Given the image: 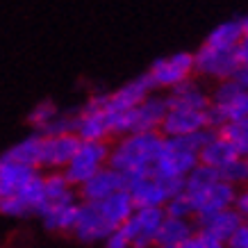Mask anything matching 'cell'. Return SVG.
Returning a JSON list of instances; mask_svg holds the SVG:
<instances>
[{
    "mask_svg": "<svg viewBox=\"0 0 248 248\" xmlns=\"http://www.w3.org/2000/svg\"><path fill=\"white\" fill-rule=\"evenodd\" d=\"M162 146H164V135L159 130L116 137V143L109 151V166L125 173V178L151 173L157 164Z\"/></svg>",
    "mask_w": 248,
    "mask_h": 248,
    "instance_id": "obj_1",
    "label": "cell"
},
{
    "mask_svg": "<svg viewBox=\"0 0 248 248\" xmlns=\"http://www.w3.org/2000/svg\"><path fill=\"white\" fill-rule=\"evenodd\" d=\"M214 132V128L198 130L194 135H182V137H164V146L157 157V164L153 171L159 175H169V178H182L194 169L201 159V148L207 141V137Z\"/></svg>",
    "mask_w": 248,
    "mask_h": 248,
    "instance_id": "obj_2",
    "label": "cell"
},
{
    "mask_svg": "<svg viewBox=\"0 0 248 248\" xmlns=\"http://www.w3.org/2000/svg\"><path fill=\"white\" fill-rule=\"evenodd\" d=\"M210 128H221L228 121L248 119V87L237 82L234 78L221 80L210 91Z\"/></svg>",
    "mask_w": 248,
    "mask_h": 248,
    "instance_id": "obj_3",
    "label": "cell"
},
{
    "mask_svg": "<svg viewBox=\"0 0 248 248\" xmlns=\"http://www.w3.org/2000/svg\"><path fill=\"white\" fill-rule=\"evenodd\" d=\"M185 187L182 178H169L151 171L143 175L128 178V194L132 196L137 207H164L175 194H180Z\"/></svg>",
    "mask_w": 248,
    "mask_h": 248,
    "instance_id": "obj_4",
    "label": "cell"
},
{
    "mask_svg": "<svg viewBox=\"0 0 248 248\" xmlns=\"http://www.w3.org/2000/svg\"><path fill=\"white\" fill-rule=\"evenodd\" d=\"M109 151L112 146L107 141H80L76 155L64 166V175L73 187H80L87 178H91L98 169L109 164Z\"/></svg>",
    "mask_w": 248,
    "mask_h": 248,
    "instance_id": "obj_5",
    "label": "cell"
},
{
    "mask_svg": "<svg viewBox=\"0 0 248 248\" xmlns=\"http://www.w3.org/2000/svg\"><path fill=\"white\" fill-rule=\"evenodd\" d=\"M194 68L196 76L221 82V80L234 78L237 68H239V57H237V50L217 48V46H210L203 41V46L194 53Z\"/></svg>",
    "mask_w": 248,
    "mask_h": 248,
    "instance_id": "obj_6",
    "label": "cell"
},
{
    "mask_svg": "<svg viewBox=\"0 0 248 248\" xmlns=\"http://www.w3.org/2000/svg\"><path fill=\"white\" fill-rule=\"evenodd\" d=\"M76 135L80 141H107L112 137L105 93H96L76 112Z\"/></svg>",
    "mask_w": 248,
    "mask_h": 248,
    "instance_id": "obj_7",
    "label": "cell"
},
{
    "mask_svg": "<svg viewBox=\"0 0 248 248\" xmlns=\"http://www.w3.org/2000/svg\"><path fill=\"white\" fill-rule=\"evenodd\" d=\"M194 53L182 50V53H173L169 57H159L157 62H153L146 76L151 78L155 89H173L187 78H194Z\"/></svg>",
    "mask_w": 248,
    "mask_h": 248,
    "instance_id": "obj_8",
    "label": "cell"
},
{
    "mask_svg": "<svg viewBox=\"0 0 248 248\" xmlns=\"http://www.w3.org/2000/svg\"><path fill=\"white\" fill-rule=\"evenodd\" d=\"M164 217V207H135L121 228L125 230L132 248H153Z\"/></svg>",
    "mask_w": 248,
    "mask_h": 248,
    "instance_id": "obj_9",
    "label": "cell"
},
{
    "mask_svg": "<svg viewBox=\"0 0 248 248\" xmlns=\"http://www.w3.org/2000/svg\"><path fill=\"white\" fill-rule=\"evenodd\" d=\"M114 228L109 226V221L105 218L98 201H80L78 205V217L76 226L71 230V234L82 244H98L103 241Z\"/></svg>",
    "mask_w": 248,
    "mask_h": 248,
    "instance_id": "obj_10",
    "label": "cell"
},
{
    "mask_svg": "<svg viewBox=\"0 0 248 248\" xmlns=\"http://www.w3.org/2000/svg\"><path fill=\"white\" fill-rule=\"evenodd\" d=\"M41 135V132H39ZM80 146V137L73 132L66 135H41V169L46 171H64Z\"/></svg>",
    "mask_w": 248,
    "mask_h": 248,
    "instance_id": "obj_11",
    "label": "cell"
},
{
    "mask_svg": "<svg viewBox=\"0 0 248 248\" xmlns=\"http://www.w3.org/2000/svg\"><path fill=\"white\" fill-rule=\"evenodd\" d=\"M210 128V116L207 109H191V107H175L169 105L159 132L164 137H182V135H194L198 130Z\"/></svg>",
    "mask_w": 248,
    "mask_h": 248,
    "instance_id": "obj_12",
    "label": "cell"
},
{
    "mask_svg": "<svg viewBox=\"0 0 248 248\" xmlns=\"http://www.w3.org/2000/svg\"><path fill=\"white\" fill-rule=\"evenodd\" d=\"M125 185H128L125 173H121L119 169L107 164L103 169H98L91 178H87L78 187V196H80V201H103L107 196L125 189Z\"/></svg>",
    "mask_w": 248,
    "mask_h": 248,
    "instance_id": "obj_13",
    "label": "cell"
},
{
    "mask_svg": "<svg viewBox=\"0 0 248 248\" xmlns=\"http://www.w3.org/2000/svg\"><path fill=\"white\" fill-rule=\"evenodd\" d=\"M78 205H80V196H68V198H60V201H48L44 207L39 210L37 217H41L44 226L50 232H71L76 226L78 217Z\"/></svg>",
    "mask_w": 248,
    "mask_h": 248,
    "instance_id": "obj_14",
    "label": "cell"
},
{
    "mask_svg": "<svg viewBox=\"0 0 248 248\" xmlns=\"http://www.w3.org/2000/svg\"><path fill=\"white\" fill-rule=\"evenodd\" d=\"M153 89H155V87H153L151 78L143 73V76L135 78V80L125 82L123 87H119L116 91L107 93L105 96V109L107 112H128V109H132V107L139 105L143 98L151 96Z\"/></svg>",
    "mask_w": 248,
    "mask_h": 248,
    "instance_id": "obj_15",
    "label": "cell"
},
{
    "mask_svg": "<svg viewBox=\"0 0 248 248\" xmlns=\"http://www.w3.org/2000/svg\"><path fill=\"white\" fill-rule=\"evenodd\" d=\"M39 173H41V169L21 164V162H16V159L7 157L2 153L0 155V201L16 196L32 178H37Z\"/></svg>",
    "mask_w": 248,
    "mask_h": 248,
    "instance_id": "obj_16",
    "label": "cell"
},
{
    "mask_svg": "<svg viewBox=\"0 0 248 248\" xmlns=\"http://www.w3.org/2000/svg\"><path fill=\"white\" fill-rule=\"evenodd\" d=\"M194 221H196V228H198L201 232L210 234V237H214V239L226 244V241L232 237L234 230H237V226L244 221V217L237 212V207H226V210L212 212V214L196 217Z\"/></svg>",
    "mask_w": 248,
    "mask_h": 248,
    "instance_id": "obj_17",
    "label": "cell"
},
{
    "mask_svg": "<svg viewBox=\"0 0 248 248\" xmlns=\"http://www.w3.org/2000/svg\"><path fill=\"white\" fill-rule=\"evenodd\" d=\"M234 198H237V187L221 178L212 187L205 189L203 194L191 198V203H194L196 217H203V214H212V212L226 210V207H234Z\"/></svg>",
    "mask_w": 248,
    "mask_h": 248,
    "instance_id": "obj_18",
    "label": "cell"
},
{
    "mask_svg": "<svg viewBox=\"0 0 248 248\" xmlns=\"http://www.w3.org/2000/svg\"><path fill=\"white\" fill-rule=\"evenodd\" d=\"M169 105L175 107H191V109H210V91L196 78H187L185 82L175 84L166 93Z\"/></svg>",
    "mask_w": 248,
    "mask_h": 248,
    "instance_id": "obj_19",
    "label": "cell"
},
{
    "mask_svg": "<svg viewBox=\"0 0 248 248\" xmlns=\"http://www.w3.org/2000/svg\"><path fill=\"white\" fill-rule=\"evenodd\" d=\"M237 157H241V155L237 153L234 143L230 141V139H226L221 132H217V130L207 137V141L203 143L201 155H198V159H201L203 164L212 166V169H217V171H221L223 166H228Z\"/></svg>",
    "mask_w": 248,
    "mask_h": 248,
    "instance_id": "obj_20",
    "label": "cell"
},
{
    "mask_svg": "<svg viewBox=\"0 0 248 248\" xmlns=\"http://www.w3.org/2000/svg\"><path fill=\"white\" fill-rule=\"evenodd\" d=\"M198 228H196L194 218H182V217H169L166 214L162 226L157 230V237H155V244L159 246H171V248H178L180 244L191 237Z\"/></svg>",
    "mask_w": 248,
    "mask_h": 248,
    "instance_id": "obj_21",
    "label": "cell"
},
{
    "mask_svg": "<svg viewBox=\"0 0 248 248\" xmlns=\"http://www.w3.org/2000/svg\"><path fill=\"white\" fill-rule=\"evenodd\" d=\"M98 205H100V210H103V214H105V218L109 221L112 228L123 226L137 207L135 201H132V196L128 194V189H121L116 194L107 196L103 201H98Z\"/></svg>",
    "mask_w": 248,
    "mask_h": 248,
    "instance_id": "obj_22",
    "label": "cell"
},
{
    "mask_svg": "<svg viewBox=\"0 0 248 248\" xmlns=\"http://www.w3.org/2000/svg\"><path fill=\"white\" fill-rule=\"evenodd\" d=\"M244 41V28H241V18H232V21H223L217 25L214 30L207 34L205 44L217 46V48H230L237 50L239 44Z\"/></svg>",
    "mask_w": 248,
    "mask_h": 248,
    "instance_id": "obj_23",
    "label": "cell"
},
{
    "mask_svg": "<svg viewBox=\"0 0 248 248\" xmlns=\"http://www.w3.org/2000/svg\"><path fill=\"white\" fill-rule=\"evenodd\" d=\"M5 155L21 164H28V166H34V169H41V135L34 132V135L25 137L21 141H16L12 148L5 151Z\"/></svg>",
    "mask_w": 248,
    "mask_h": 248,
    "instance_id": "obj_24",
    "label": "cell"
},
{
    "mask_svg": "<svg viewBox=\"0 0 248 248\" xmlns=\"http://www.w3.org/2000/svg\"><path fill=\"white\" fill-rule=\"evenodd\" d=\"M217 132L230 139L234 143V148L241 157L248 155V119H239V121H228L221 128H217Z\"/></svg>",
    "mask_w": 248,
    "mask_h": 248,
    "instance_id": "obj_25",
    "label": "cell"
},
{
    "mask_svg": "<svg viewBox=\"0 0 248 248\" xmlns=\"http://www.w3.org/2000/svg\"><path fill=\"white\" fill-rule=\"evenodd\" d=\"M57 114H60V107L55 105L53 100H41V103H37V105L32 107L30 116H28V123H30L37 132H44Z\"/></svg>",
    "mask_w": 248,
    "mask_h": 248,
    "instance_id": "obj_26",
    "label": "cell"
},
{
    "mask_svg": "<svg viewBox=\"0 0 248 248\" xmlns=\"http://www.w3.org/2000/svg\"><path fill=\"white\" fill-rule=\"evenodd\" d=\"M218 173H221L223 180L230 182V185H234L237 189L244 187V185H248V162H246V157L232 159L230 164L223 166Z\"/></svg>",
    "mask_w": 248,
    "mask_h": 248,
    "instance_id": "obj_27",
    "label": "cell"
},
{
    "mask_svg": "<svg viewBox=\"0 0 248 248\" xmlns=\"http://www.w3.org/2000/svg\"><path fill=\"white\" fill-rule=\"evenodd\" d=\"M164 212L169 217H182V218H194L196 217L194 203H191V198H189L185 191L173 196L171 201L164 205Z\"/></svg>",
    "mask_w": 248,
    "mask_h": 248,
    "instance_id": "obj_28",
    "label": "cell"
},
{
    "mask_svg": "<svg viewBox=\"0 0 248 248\" xmlns=\"http://www.w3.org/2000/svg\"><path fill=\"white\" fill-rule=\"evenodd\" d=\"M66 132L76 135V112H60L41 135H66Z\"/></svg>",
    "mask_w": 248,
    "mask_h": 248,
    "instance_id": "obj_29",
    "label": "cell"
},
{
    "mask_svg": "<svg viewBox=\"0 0 248 248\" xmlns=\"http://www.w3.org/2000/svg\"><path fill=\"white\" fill-rule=\"evenodd\" d=\"M178 248H226V244L214 239V237H210V234L201 232V230H196V232L191 234L185 244H180Z\"/></svg>",
    "mask_w": 248,
    "mask_h": 248,
    "instance_id": "obj_30",
    "label": "cell"
},
{
    "mask_svg": "<svg viewBox=\"0 0 248 248\" xmlns=\"http://www.w3.org/2000/svg\"><path fill=\"white\" fill-rule=\"evenodd\" d=\"M237 57H239V68L234 73V80L241 82L244 87H248V41L244 39L237 48Z\"/></svg>",
    "mask_w": 248,
    "mask_h": 248,
    "instance_id": "obj_31",
    "label": "cell"
},
{
    "mask_svg": "<svg viewBox=\"0 0 248 248\" xmlns=\"http://www.w3.org/2000/svg\"><path fill=\"white\" fill-rule=\"evenodd\" d=\"M103 246H105V248H132V244H130L125 230L119 226V228H114L112 232L103 239Z\"/></svg>",
    "mask_w": 248,
    "mask_h": 248,
    "instance_id": "obj_32",
    "label": "cell"
},
{
    "mask_svg": "<svg viewBox=\"0 0 248 248\" xmlns=\"http://www.w3.org/2000/svg\"><path fill=\"white\" fill-rule=\"evenodd\" d=\"M226 248H248V221L246 218L237 226L232 237L226 241Z\"/></svg>",
    "mask_w": 248,
    "mask_h": 248,
    "instance_id": "obj_33",
    "label": "cell"
},
{
    "mask_svg": "<svg viewBox=\"0 0 248 248\" xmlns=\"http://www.w3.org/2000/svg\"><path fill=\"white\" fill-rule=\"evenodd\" d=\"M234 207L239 212L241 217L248 221V185L237 189V198H234Z\"/></svg>",
    "mask_w": 248,
    "mask_h": 248,
    "instance_id": "obj_34",
    "label": "cell"
},
{
    "mask_svg": "<svg viewBox=\"0 0 248 248\" xmlns=\"http://www.w3.org/2000/svg\"><path fill=\"white\" fill-rule=\"evenodd\" d=\"M241 28H244V39L248 41V14L241 18Z\"/></svg>",
    "mask_w": 248,
    "mask_h": 248,
    "instance_id": "obj_35",
    "label": "cell"
},
{
    "mask_svg": "<svg viewBox=\"0 0 248 248\" xmlns=\"http://www.w3.org/2000/svg\"><path fill=\"white\" fill-rule=\"evenodd\" d=\"M246 162H248V155H246Z\"/></svg>",
    "mask_w": 248,
    "mask_h": 248,
    "instance_id": "obj_36",
    "label": "cell"
}]
</instances>
